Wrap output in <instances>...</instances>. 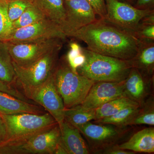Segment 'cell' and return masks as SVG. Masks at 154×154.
Listing matches in <instances>:
<instances>
[{
	"instance_id": "obj_35",
	"label": "cell",
	"mask_w": 154,
	"mask_h": 154,
	"mask_svg": "<svg viewBox=\"0 0 154 154\" xmlns=\"http://www.w3.org/2000/svg\"><path fill=\"white\" fill-rule=\"evenodd\" d=\"M54 154H68L65 147L61 140V137L57 145Z\"/></svg>"
},
{
	"instance_id": "obj_14",
	"label": "cell",
	"mask_w": 154,
	"mask_h": 154,
	"mask_svg": "<svg viewBox=\"0 0 154 154\" xmlns=\"http://www.w3.org/2000/svg\"><path fill=\"white\" fill-rule=\"evenodd\" d=\"M152 79L143 74L137 69L132 68L124 81L126 97L142 106L149 94Z\"/></svg>"
},
{
	"instance_id": "obj_21",
	"label": "cell",
	"mask_w": 154,
	"mask_h": 154,
	"mask_svg": "<svg viewBox=\"0 0 154 154\" xmlns=\"http://www.w3.org/2000/svg\"><path fill=\"white\" fill-rule=\"evenodd\" d=\"M64 119L75 127L88 122L96 120V109L85 108L82 105L65 108Z\"/></svg>"
},
{
	"instance_id": "obj_27",
	"label": "cell",
	"mask_w": 154,
	"mask_h": 154,
	"mask_svg": "<svg viewBox=\"0 0 154 154\" xmlns=\"http://www.w3.org/2000/svg\"><path fill=\"white\" fill-rule=\"evenodd\" d=\"M85 60V57L82 47L76 42L71 43L69 50L66 57V60L70 67L74 72L77 73V69L82 64Z\"/></svg>"
},
{
	"instance_id": "obj_5",
	"label": "cell",
	"mask_w": 154,
	"mask_h": 154,
	"mask_svg": "<svg viewBox=\"0 0 154 154\" xmlns=\"http://www.w3.org/2000/svg\"><path fill=\"white\" fill-rule=\"evenodd\" d=\"M63 46H59L26 67L17 66L13 62L17 80L26 96L43 85L53 74L57 65L59 54Z\"/></svg>"
},
{
	"instance_id": "obj_10",
	"label": "cell",
	"mask_w": 154,
	"mask_h": 154,
	"mask_svg": "<svg viewBox=\"0 0 154 154\" xmlns=\"http://www.w3.org/2000/svg\"><path fill=\"white\" fill-rule=\"evenodd\" d=\"M60 138L59 125L34 135L24 143L9 148V153L54 154Z\"/></svg>"
},
{
	"instance_id": "obj_15",
	"label": "cell",
	"mask_w": 154,
	"mask_h": 154,
	"mask_svg": "<svg viewBox=\"0 0 154 154\" xmlns=\"http://www.w3.org/2000/svg\"><path fill=\"white\" fill-rule=\"evenodd\" d=\"M61 140L68 154H88L90 151L79 129L64 119L59 125Z\"/></svg>"
},
{
	"instance_id": "obj_18",
	"label": "cell",
	"mask_w": 154,
	"mask_h": 154,
	"mask_svg": "<svg viewBox=\"0 0 154 154\" xmlns=\"http://www.w3.org/2000/svg\"><path fill=\"white\" fill-rule=\"evenodd\" d=\"M23 113L42 114L40 107L0 91V113L2 115H14Z\"/></svg>"
},
{
	"instance_id": "obj_29",
	"label": "cell",
	"mask_w": 154,
	"mask_h": 154,
	"mask_svg": "<svg viewBox=\"0 0 154 154\" xmlns=\"http://www.w3.org/2000/svg\"><path fill=\"white\" fill-rule=\"evenodd\" d=\"M133 35L141 41H154V25L140 23Z\"/></svg>"
},
{
	"instance_id": "obj_16",
	"label": "cell",
	"mask_w": 154,
	"mask_h": 154,
	"mask_svg": "<svg viewBox=\"0 0 154 154\" xmlns=\"http://www.w3.org/2000/svg\"><path fill=\"white\" fill-rule=\"evenodd\" d=\"M129 60L131 67L137 69L146 76L153 77L154 41L140 40L136 54Z\"/></svg>"
},
{
	"instance_id": "obj_26",
	"label": "cell",
	"mask_w": 154,
	"mask_h": 154,
	"mask_svg": "<svg viewBox=\"0 0 154 154\" xmlns=\"http://www.w3.org/2000/svg\"><path fill=\"white\" fill-rule=\"evenodd\" d=\"M8 8V0H0V42H5L13 30Z\"/></svg>"
},
{
	"instance_id": "obj_3",
	"label": "cell",
	"mask_w": 154,
	"mask_h": 154,
	"mask_svg": "<svg viewBox=\"0 0 154 154\" xmlns=\"http://www.w3.org/2000/svg\"><path fill=\"white\" fill-rule=\"evenodd\" d=\"M1 115L5 123L7 138L0 146L18 145L38 133L58 124L48 113Z\"/></svg>"
},
{
	"instance_id": "obj_37",
	"label": "cell",
	"mask_w": 154,
	"mask_h": 154,
	"mask_svg": "<svg viewBox=\"0 0 154 154\" xmlns=\"http://www.w3.org/2000/svg\"><path fill=\"white\" fill-rule=\"evenodd\" d=\"M0 114H1V113H0Z\"/></svg>"
},
{
	"instance_id": "obj_13",
	"label": "cell",
	"mask_w": 154,
	"mask_h": 154,
	"mask_svg": "<svg viewBox=\"0 0 154 154\" xmlns=\"http://www.w3.org/2000/svg\"><path fill=\"white\" fill-rule=\"evenodd\" d=\"M124 81L95 82L81 105L85 108L96 109L113 99L126 97L125 92Z\"/></svg>"
},
{
	"instance_id": "obj_9",
	"label": "cell",
	"mask_w": 154,
	"mask_h": 154,
	"mask_svg": "<svg viewBox=\"0 0 154 154\" xmlns=\"http://www.w3.org/2000/svg\"><path fill=\"white\" fill-rule=\"evenodd\" d=\"M67 37L60 26L45 18L26 27L13 29L4 42L40 41L52 38L64 40Z\"/></svg>"
},
{
	"instance_id": "obj_4",
	"label": "cell",
	"mask_w": 154,
	"mask_h": 154,
	"mask_svg": "<svg viewBox=\"0 0 154 154\" xmlns=\"http://www.w3.org/2000/svg\"><path fill=\"white\" fill-rule=\"evenodd\" d=\"M53 76L65 108L81 105L95 82L74 72L66 60L57 64Z\"/></svg>"
},
{
	"instance_id": "obj_36",
	"label": "cell",
	"mask_w": 154,
	"mask_h": 154,
	"mask_svg": "<svg viewBox=\"0 0 154 154\" xmlns=\"http://www.w3.org/2000/svg\"><path fill=\"white\" fill-rule=\"evenodd\" d=\"M117 1H119V2H123L128 3V4H131L133 2V0H117Z\"/></svg>"
},
{
	"instance_id": "obj_22",
	"label": "cell",
	"mask_w": 154,
	"mask_h": 154,
	"mask_svg": "<svg viewBox=\"0 0 154 154\" xmlns=\"http://www.w3.org/2000/svg\"><path fill=\"white\" fill-rule=\"evenodd\" d=\"M137 105H140L127 97L113 99L96 108V120L114 115L125 107Z\"/></svg>"
},
{
	"instance_id": "obj_24",
	"label": "cell",
	"mask_w": 154,
	"mask_h": 154,
	"mask_svg": "<svg viewBox=\"0 0 154 154\" xmlns=\"http://www.w3.org/2000/svg\"><path fill=\"white\" fill-rule=\"evenodd\" d=\"M45 18L41 11L32 4L17 20L12 23L13 30L26 27Z\"/></svg>"
},
{
	"instance_id": "obj_20",
	"label": "cell",
	"mask_w": 154,
	"mask_h": 154,
	"mask_svg": "<svg viewBox=\"0 0 154 154\" xmlns=\"http://www.w3.org/2000/svg\"><path fill=\"white\" fill-rule=\"evenodd\" d=\"M140 105H134L125 107L116 114L95 120L96 123L113 125L115 126L125 127L130 125L131 122L137 115L141 108Z\"/></svg>"
},
{
	"instance_id": "obj_2",
	"label": "cell",
	"mask_w": 154,
	"mask_h": 154,
	"mask_svg": "<svg viewBox=\"0 0 154 154\" xmlns=\"http://www.w3.org/2000/svg\"><path fill=\"white\" fill-rule=\"evenodd\" d=\"M85 60L77 72L95 82L124 81L132 68L130 60L102 55L82 48Z\"/></svg>"
},
{
	"instance_id": "obj_6",
	"label": "cell",
	"mask_w": 154,
	"mask_h": 154,
	"mask_svg": "<svg viewBox=\"0 0 154 154\" xmlns=\"http://www.w3.org/2000/svg\"><path fill=\"white\" fill-rule=\"evenodd\" d=\"M63 40L52 38L40 41L3 42L13 62L19 66L26 67L36 62L48 53L63 46Z\"/></svg>"
},
{
	"instance_id": "obj_38",
	"label": "cell",
	"mask_w": 154,
	"mask_h": 154,
	"mask_svg": "<svg viewBox=\"0 0 154 154\" xmlns=\"http://www.w3.org/2000/svg\"></svg>"
},
{
	"instance_id": "obj_25",
	"label": "cell",
	"mask_w": 154,
	"mask_h": 154,
	"mask_svg": "<svg viewBox=\"0 0 154 154\" xmlns=\"http://www.w3.org/2000/svg\"><path fill=\"white\" fill-rule=\"evenodd\" d=\"M154 125V108L153 101L144 102L137 115L131 122L130 125Z\"/></svg>"
},
{
	"instance_id": "obj_34",
	"label": "cell",
	"mask_w": 154,
	"mask_h": 154,
	"mask_svg": "<svg viewBox=\"0 0 154 154\" xmlns=\"http://www.w3.org/2000/svg\"><path fill=\"white\" fill-rule=\"evenodd\" d=\"M7 138V128L4 119L0 114V145L6 141Z\"/></svg>"
},
{
	"instance_id": "obj_33",
	"label": "cell",
	"mask_w": 154,
	"mask_h": 154,
	"mask_svg": "<svg viewBox=\"0 0 154 154\" xmlns=\"http://www.w3.org/2000/svg\"><path fill=\"white\" fill-rule=\"evenodd\" d=\"M154 0H137L135 8L142 10L152 9Z\"/></svg>"
},
{
	"instance_id": "obj_30",
	"label": "cell",
	"mask_w": 154,
	"mask_h": 154,
	"mask_svg": "<svg viewBox=\"0 0 154 154\" xmlns=\"http://www.w3.org/2000/svg\"><path fill=\"white\" fill-rule=\"evenodd\" d=\"M92 6L96 15L100 19L106 18V0H86Z\"/></svg>"
},
{
	"instance_id": "obj_19",
	"label": "cell",
	"mask_w": 154,
	"mask_h": 154,
	"mask_svg": "<svg viewBox=\"0 0 154 154\" xmlns=\"http://www.w3.org/2000/svg\"><path fill=\"white\" fill-rule=\"evenodd\" d=\"M44 17L60 26L63 30L66 19L64 0H30ZM64 31V30H63Z\"/></svg>"
},
{
	"instance_id": "obj_1",
	"label": "cell",
	"mask_w": 154,
	"mask_h": 154,
	"mask_svg": "<svg viewBox=\"0 0 154 154\" xmlns=\"http://www.w3.org/2000/svg\"><path fill=\"white\" fill-rule=\"evenodd\" d=\"M68 37L84 42L94 52L126 60L134 57L140 42L131 33L100 18Z\"/></svg>"
},
{
	"instance_id": "obj_31",
	"label": "cell",
	"mask_w": 154,
	"mask_h": 154,
	"mask_svg": "<svg viewBox=\"0 0 154 154\" xmlns=\"http://www.w3.org/2000/svg\"><path fill=\"white\" fill-rule=\"evenodd\" d=\"M0 91L10 94L23 101L30 102L28 101V98H25L24 95L21 94L17 89L12 87L11 85H8L1 81H0Z\"/></svg>"
},
{
	"instance_id": "obj_12",
	"label": "cell",
	"mask_w": 154,
	"mask_h": 154,
	"mask_svg": "<svg viewBox=\"0 0 154 154\" xmlns=\"http://www.w3.org/2000/svg\"><path fill=\"white\" fill-rule=\"evenodd\" d=\"M66 19L63 30L68 36L97 20L96 14L86 0H64Z\"/></svg>"
},
{
	"instance_id": "obj_17",
	"label": "cell",
	"mask_w": 154,
	"mask_h": 154,
	"mask_svg": "<svg viewBox=\"0 0 154 154\" xmlns=\"http://www.w3.org/2000/svg\"><path fill=\"white\" fill-rule=\"evenodd\" d=\"M116 145L120 148L134 152L154 153V128L141 130L133 135L128 140Z\"/></svg>"
},
{
	"instance_id": "obj_32",
	"label": "cell",
	"mask_w": 154,
	"mask_h": 154,
	"mask_svg": "<svg viewBox=\"0 0 154 154\" xmlns=\"http://www.w3.org/2000/svg\"><path fill=\"white\" fill-rule=\"evenodd\" d=\"M100 153L105 154H134V152L120 148L116 144L103 150Z\"/></svg>"
},
{
	"instance_id": "obj_11",
	"label": "cell",
	"mask_w": 154,
	"mask_h": 154,
	"mask_svg": "<svg viewBox=\"0 0 154 154\" xmlns=\"http://www.w3.org/2000/svg\"><path fill=\"white\" fill-rule=\"evenodd\" d=\"M27 98L44 107L58 124L63 121L65 108L63 99L57 90L53 75L46 82L30 93Z\"/></svg>"
},
{
	"instance_id": "obj_8",
	"label": "cell",
	"mask_w": 154,
	"mask_h": 154,
	"mask_svg": "<svg viewBox=\"0 0 154 154\" xmlns=\"http://www.w3.org/2000/svg\"><path fill=\"white\" fill-rule=\"evenodd\" d=\"M96 124L88 122L77 127L88 142L90 149L95 153L116 144L125 132L121 127L113 125Z\"/></svg>"
},
{
	"instance_id": "obj_28",
	"label": "cell",
	"mask_w": 154,
	"mask_h": 154,
	"mask_svg": "<svg viewBox=\"0 0 154 154\" xmlns=\"http://www.w3.org/2000/svg\"><path fill=\"white\" fill-rule=\"evenodd\" d=\"M31 5L30 0H8V15L11 22L17 20Z\"/></svg>"
},
{
	"instance_id": "obj_7",
	"label": "cell",
	"mask_w": 154,
	"mask_h": 154,
	"mask_svg": "<svg viewBox=\"0 0 154 154\" xmlns=\"http://www.w3.org/2000/svg\"><path fill=\"white\" fill-rule=\"evenodd\" d=\"M105 20L133 34L142 19L153 9H138L128 3L117 0H106Z\"/></svg>"
},
{
	"instance_id": "obj_23",
	"label": "cell",
	"mask_w": 154,
	"mask_h": 154,
	"mask_svg": "<svg viewBox=\"0 0 154 154\" xmlns=\"http://www.w3.org/2000/svg\"><path fill=\"white\" fill-rule=\"evenodd\" d=\"M16 81L13 61L5 43L0 42V81L11 85Z\"/></svg>"
}]
</instances>
